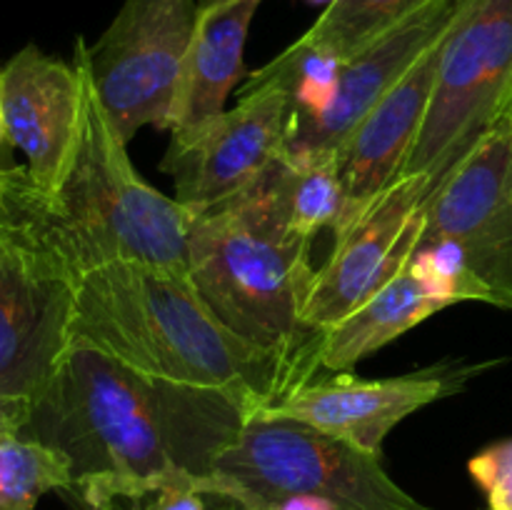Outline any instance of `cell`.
I'll use <instances>...</instances> for the list:
<instances>
[{
  "mask_svg": "<svg viewBox=\"0 0 512 510\" xmlns=\"http://www.w3.org/2000/svg\"><path fill=\"white\" fill-rule=\"evenodd\" d=\"M250 408L218 390L140 373L85 338H70L48 380L28 398L15 435L58 450L68 495L83 510H143L165 485L205 495L218 455Z\"/></svg>",
  "mask_w": 512,
  "mask_h": 510,
  "instance_id": "1",
  "label": "cell"
},
{
  "mask_svg": "<svg viewBox=\"0 0 512 510\" xmlns=\"http://www.w3.org/2000/svg\"><path fill=\"white\" fill-rule=\"evenodd\" d=\"M70 338L153 378L233 395L253 415L305 383L298 368L225 328L193 280L130 260L83 268Z\"/></svg>",
  "mask_w": 512,
  "mask_h": 510,
  "instance_id": "2",
  "label": "cell"
},
{
  "mask_svg": "<svg viewBox=\"0 0 512 510\" xmlns=\"http://www.w3.org/2000/svg\"><path fill=\"white\" fill-rule=\"evenodd\" d=\"M313 240L290 233L265 178L245 193L195 213L190 280L215 318L240 340L305 375L318 370L320 333L303 323L315 280Z\"/></svg>",
  "mask_w": 512,
  "mask_h": 510,
  "instance_id": "3",
  "label": "cell"
},
{
  "mask_svg": "<svg viewBox=\"0 0 512 510\" xmlns=\"http://www.w3.org/2000/svg\"><path fill=\"white\" fill-rule=\"evenodd\" d=\"M75 60L85 78L83 123L68 173L50 198L80 268L130 260L190 278L188 238L195 210L145 183L130 163L128 143L90 80L83 35L75 40Z\"/></svg>",
  "mask_w": 512,
  "mask_h": 510,
  "instance_id": "4",
  "label": "cell"
},
{
  "mask_svg": "<svg viewBox=\"0 0 512 510\" xmlns=\"http://www.w3.org/2000/svg\"><path fill=\"white\" fill-rule=\"evenodd\" d=\"M80 260L50 193L0 170V395L30 398L70 343Z\"/></svg>",
  "mask_w": 512,
  "mask_h": 510,
  "instance_id": "5",
  "label": "cell"
},
{
  "mask_svg": "<svg viewBox=\"0 0 512 510\" xmlns=\"http://www.w3.org/2000/svg\"><path fill=\"white\" fill-rule=\"evenodd\" d=\"M290 495H320L340 510H433L385 473L380 455L298 420L250 418L215 460L208 508L268 510Z\"/></svg>",
  "mask_w": 512,
  "mask_h": 510,
  "instance_id": "6",
  "label": "cell"
},
{
  "mask_svg": "<svg viewBox=\"0 0 512 510\" xmlns=\"http://www.w3.org/2000/svg\"><path fill=\"white\" fill-rule=\"evenodd\" d=\"M512 90V0H470L440 45L423 128L400 178L433 185L503 118Z\"/></svg>",
  "mask_w": 512,
  "mask_h": 510,
  "instance_id": "7",
  "label": "cell"
},
{
  "mask_svg": "<svg viewBox=\"0 0 512 510\" xmlns=\"http://www.w3.org/2000/svg\"><path fill=\"white\" fill-rule=\"evenodd\" d=\"M198 20V0H125L103 35L85 43L100 105L123 135L168 130Z\"/></svg>",
  "mask_w": 512,
  "mask_h": 510,
  "instance_id": "8",
  "label": "cell"
},
{
  "mask_svg": "<svg viewBox=\"0 0 512 510\" xmlns=\"http://www.w3.org/2000/svg\"><path fill=\"white\" fill-rule=\"evenodd\" d=\"M423 238L450 240L498 308L512 310V120H498L423 200Z\"/></svg>",
  "mask_w": 512,
  "mask_h": 510,
  "instance_id": "9",
  "label": "cell"
},
{
  "mask_svg": "<svg viewBox=\"0 0 512 510\" xmlns=\"http://www.w3.org/2000/svg\"><path fill=\"white\" fill-rule=\"evenodd\" d=\"M288 120V88L258 70L250 73L233 110L190 143L165 150L160 170L173 178V198L200 213L253 188L283 158Z\"/></svg>",
  "mask_w": 512,
  "mask_h": 510,
  "instance_id": "10",
  "label": "cell"
},
{
  "mask_svg": "<svg viewBox=\"0 0 512 510\" xmlns=\"http://www.w3.org/2000/svg\"><path fill=\"white\" fill-rule=\"evenodd\" d=\"M493 365H498V360H443L430 368L380 380L355 378L343 370L328 378H310L295 385L273 403L263 405L253 418L298 420L348 440L365 453L383 455V443L395 425L438 400L463 393L475 375Z\"/></svg>",
  "mask_w": 512,
  "mask_h": 510,
  "instance_id": "11",
  "label": "cell"
},
{
  "mask_svg": "<svg viewBox=\"0 0 512 510\" xmlns=\"http://www.w3.org/2000/svg\"><path fill=\"white\" fill-rule=\"evenodd\" d=\"M430 180L398 178L350 230L338 235L333 253L315 270L303 323L325 333L385 283L395 278L423 238V200Z\"/></svg>",
  "mask_w": 512,
  "mask_h": 510,
  "instance_id": "12",
  "label": "cell"
},
{
  "mask_svg": "<svg viewBox=\"0 0 512 510\" xmlns=\"http://www.w3.org/2000/svg\"><path fill=\"white\" fill-rule=\"evenodd\" d=\"M470 0H430L413 18L385 33L340 70L333 103L318 118H290L283 158H335L360 120L430 48L448 38Z\"/></svg>",
  "mask_w": 512,
  "mask_h": 510,
  "instance_id": "13",
  "label": "cell"
},
{
  "mask_svg": "<svg viewBox=\"0 0 512 510\" xmlns=\"http://www.w3.org/2000/svg\"><path fill=\"white\" fill-rule=\"evenodd\" d=\"M0 105L10 148L23 150L30 178L58 193L78 145L85 78L73 63L25 45L0 68Z\"/></svg>",
  "mask_w": 512,
  "mask_h": 510,
  "instance_id": "14",
  "label": "cell"
},
{
  "mask_svg": "<svg viewBox=\"0 0 512 510\" xmlns=\"http://www.w3.org/2000/svg\"><path fill=\"white\" fill-rule=\"evenodd\" d=\"M440 45L443 40L378 100V105L360 120L358 128L335 153L345 188V210L338 228L333 230V238L353 228L400 178L433 98Z\"/></svg>",
  "mask_w": 512,
  "mask_h": 510,
  "instance_id": "15",
  "label": "cell"
},
{
  "mask_svg": "<svg viewBox=\"0 0 512 510\" xmlns=\"http://www.w3.org/2000/svg\"><path fill=\"white\" fill-rule=\"evenodd\" d=\"M260 3L263 0H198L168 148L190 143L205 125L223 115L228 95L250 75L245 70V43Z\"/></svg>",
  "mask_w": 512,
  "mask_h": 510,
  "instance_id": "16",
  "label": "cell"
},
{
  "mask_svg": "<svg viewBox=\"0 0 512 510\" xmlns=\"http://www.w3.org/2000/svg\"><path fill=\"white\" fill-rule=\"evenodd\" d=\"M445 308L448 305L433 298L425 285L415 278L408 260L405 268L390 283H385L373 298L365 300L338 325L320 333L318 370H328V373L350 370L360 360L378 353L380 348Z\"/></svg>",
  "mask_w": 512,
  "mask_h": 510,
  "instance_id": "17",
  "label": "cell"
},
{
  "mask_svg": "<svg viewBox=\"0 0 512 510\" xmlns=\"http://www.w3.org/2000/svg\"><path fill=\"white\" fill-rule=\"evenodd\" d=\"M275 213L290 233L315 240L335 230L345 210V188L335 158H280L265 175Z\"/></svg>",
  "mask_w": 512,
  "mask_h": 510,
  "instance_id": "18",
  "label": "cell"
},
{
  "mask_svg": "<svg viewBox=\"0 0 512 510\" xmlns=\"http://www.w3.org/2000/svg\"><path fill=\"white\" fill-rule=\"evenodd\" d=\"M430 0H333L298 40L348 60L413 18Z\"/></svg>",
  "mask_w": 512,
  "mask_h": 510,
  "instance_id": "19",
  "label": "cell"
},
{
  "mask_svg": "<svg viewBox=\"0 0 512 510\" xmlns=\"http://www.w3.org/2000/svg\"><path fill=\"white\" fill-rule=\"evenodd\" d=\"M70 483V465L58 450L20 435L0 440V510H35L45 493H68Z\"/></svg>",
  "mask_w": 512,
  "mask_h": 510,
  "instance_id": "20",
  "label": "cell"
},
{
  "mask_svg": "<svg viewBox=\"0 0 512 510\" xmlns=\"http://www.w3.org/2000/svg\"><path fill=\"white\" fill-rule=\"evenodd\" d=\"M343 63L345 60L335 58L328 50L295 40L258 73L278 78L288 88L290 118H318L333 103Z\"/></svg>",
  "mask_w": 512,
  "mask_h": 510,
  "instance_id": "21",
  "label": "cell"
},
{
  "mask_svg": "<svg viewBox=\"0 0 512 510\" xmlns=\"http://www.w3.org/2000/svg\"><path fill=\"white\" fill-rule=\"evenodd\" d=\"M410 270L425 285V290L445 305L463 303V300L493 305L488 290L470 273L463 250L450 240H420L415 253L410 255Z\"/></svg>",
  "mask_w": 512,
  "mask_h": 510,
  "instance_id": "22",
  "label": "cell"
},
{
  "mask_svg": "<svg viewBox=\"0 0 512 510\" xmlns=\"http://www.w3.org/2000/svg\"><path fill=\"white\" fill-rule=\"evenodd\" d=\"M468 473L485 493L488 510H512V438L475 453L468 460Z\"/></svg>",
  "mask_w": 512,
  "mask_h": 510,
  "instance_id": "23",
  "label": "cell"
},
{
  "mask_svg": "<svg viewBox=\"0 0 512 510\" xmlns=\"http://www.w3.org/2000/svg\"><path fill=\"white\" fill-rule=\"evenodd\" d=\"M143 510H210L208 498L193 485H165L145 500Z\"/></svg>",
  "mask_w": 512,
  "mask_h": 510,
  "instance_id": "24",
  "label": "cell"
},
{
  "mask_svg": "<svg viewBox=\"0 0 512 510\" xmlns=\"http://www.w3.org/2000/svg\"><path fill=\"white\" fill-rule=\"evenodd\" d=\"M28 415V398H10L0 395V440L15 435Z\"/></svg>",
  "mask_w": 512,
  "mask_h": 510,
  "instance_id": "25",
  "label": "cell"
},
{
  "mask_svg": "<svg viewBox=\"0 0 512 510\" xmlns=\"http://www.w3.org/2000/svg\"><path fill=\"white\" fill-rule=\"evenodd\" d=\"M268 510H340L333 500L320 498V495H290L278 500Z\"/></svg>",
  "mask_w": 512,
  "mask_h": 510,
  "instance_id": "26",
  "label": "cell"
},
{
  "mask_svg": "<svg viewBox=\"0 0 512 510\" xmlns=\"http://www.w3.org/2000/svg\"><path fill=\"white\" fill-rule=\"evenodd\" d=\"M3 68V65H0ZM8 133H5V120H3V105H0V170L8 168V165L3 163V155H5V148H8Z\"/></svg>",
  "mask_w": 512,
  "mask_h": 510,
  "instance_id": "27",
  "label": "cell"
},
{
  "mask_svg": "<svg viewBox=\"0 0 512 510\" xmlns=\"http://www.w3.org/2000/svg\"><path fill=\"white\" fill-rule=\"evenodd\" d=\"M503 115H508V118L512 120V90H510V98H508V105H505V113Z\"/></svg>",
  "mask_w": 512,
  "mask_h": 510,
  "instance_id": "28",
  "label": "cell"
},
{
  "mask_svg": "<svg viewBox=\"0 0 512 510\" xmlns=\"http://www.w3.org/2000/svg\"><path fill=\"white\" fill-rule=\"evenodd\" d=\"M305 3H313V5H325V8H328V5L333 3V0H305Z\"/></svg>",
  "mask_w": 512,
  "mask_h": 510,
  "instance_id": "29",
  "label": "cell"
}]
</instances>
